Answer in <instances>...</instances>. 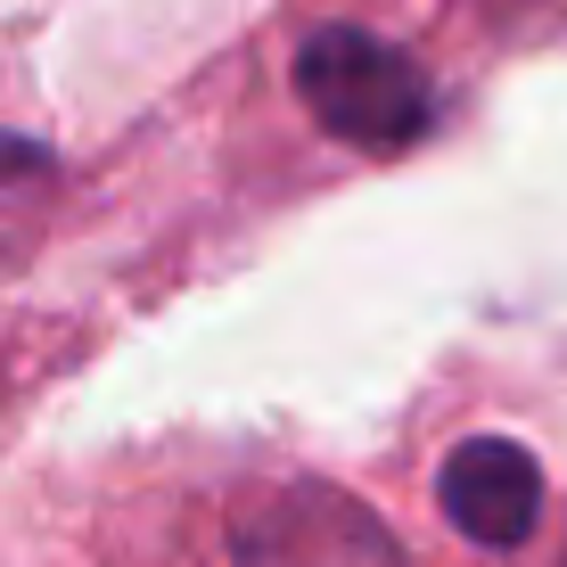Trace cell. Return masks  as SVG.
I'll use <instances>...</instances> for the list:
<instances>
[{"label": "cell", "instance_id": "cell-1", "mask_svg": "<svg viewBox=\"0 0 567 567\" xmlns=\"http://www.w3.org/2000/svg\"><path fill=\"white\" fill-rule=\"evenodd\" d=\"M297 100L329 141L370 148V156L420 148L427 124H436L427 66L370 25H312L305 33L297 42Z\"/></svg>", "mask_w": 567, "mask_h": 567}, {"label": "cell", "instance_id": "cell-2", "mask_svg": "<svg viewBox=\"0 0 567 567\" xmlns=\"http://www.w3.org/2000/svg\"><path fill=\"white\" fill-rule=\"evenodd\" d=\"M230 559L239 567H412L370 502L338 494L321 477L256 485L230 518Z\"/></svg>", "mask_w": 567, "mask_h": 567}, {"label": "cell", "instance_id": "cell-3", "mask_svg": "<svg viewBox=\"0 0 567 567\" xmlns=\"http://www.w3.org/2000/svg\"><path fill=\"white\" fill-rule=\"evenodd\" d=\"M436 511L477 551H526L543 526V468L518 436H461L436 468Z\"/></svg>", "mask_w": 567, "mask_h": 567}, {"label": "cell", "instance_id": "cell-4", "mask_svg": "<svg viewBox=\"0 0 567 567\" xmlns=\"http://www.w3.org/2000/svg\"><path fill=\"white\" fill-rule=\"evenodd\" d=\"M0 173H50V148H33V141H9V132H0Z\"/></svg>", "mask_w": 567, "mask_h": 567}]
</instances>
